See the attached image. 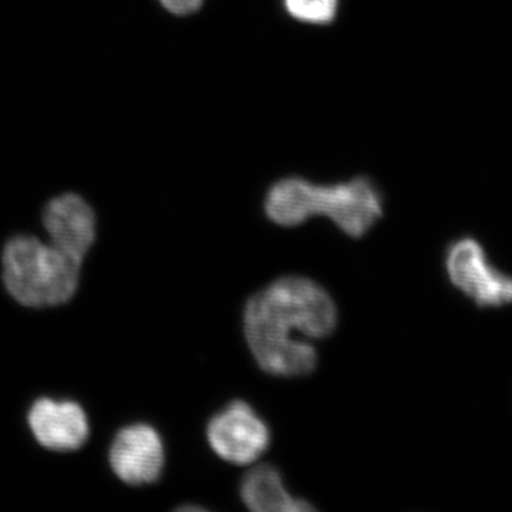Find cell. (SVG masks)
I'll return each mask as SVG.
<instances>
[{"label":"cell","instance_id":"1","mask_svg":"<svg viewBox=\"0 0 512 512\" xmlns=\"http://www.w3.org/2000/svg\"><path fill=\"white\" fill-rule=\"evenodd\" d=\"M338 323L335 302L322 286L303 276H284L249 299L244 332L256 363L278 377L311 375L318 365L312 343L295 339H322Z\"/></svg>","mask_w":512,"mask_h":512},{"label":"cell","instance_id":"2","mask_svg":"<svg viewBox=\"0 0 512 512\" xmlns=\"http://www.w3.org/2000/svg\"><path fill=\"white\" fill-rule=\"evenodd\" d=\"M269 220L281 227H298L309 218H329L350 238L365 237L383 215L376 185L365 177L332 185L289 177L272 185L265 198Z\"/></svg>","mask_w":512,"mask_h":512},{"label":"cell","instance_id":"3","mask_svg":"<svg viewBox=\"0 0 512 512\" xmlns=\"http://www.w3.org/2000/svg\"><path fill=\"white\" fill-rule=\"evenodd\" d=\"M83 262L30 235L10 239L2 252L6 291L26 308H49L76 295Z\"/></svg>","mask_w":512,"mask_h":512},{"label":"cell","instance_id":"4","mask_svg":"<svg viewBox=\"0 0 512 512\" xmlns=\"http://www.w3.org/2000/svg\"><path fill=\"white\" fill-rule=\"evenodd\" d=\"M451 284L481 308H501L512 303V278L498 271L473 238L458 239L446 255Z\"/></svg>","mask_w":512,"mask_h":512},{"label":"cell","instance_id":"5","mask_svg":"<svg viewBox=\"0 0 512 512\" xmlns=\"http://www.w3.org/2000/svg\"><path fill=\"white\" fill-rule=\"evenodd\" d=\"M207 439L222 460L247 466L268 450L271 430L247 402L234 400L212 417Z\"/></svg>","mask_w":512,"mask_h":512},{"label":"cell","instance_id":"6","mask_svg":"<svg viewBox=\"0 0 512 512\" xmlns=\"http://www.w3.org/2000/svg\"><path fill=\"white\" fill-rule=\"evenodd\" d=\"M111 470L123 483H156L164 468V444L156 429L133 424L120 430L109 451Z\"/></svg>","mask_w":512,"mask_h":512},{"label":"cell","instance_id":"7","mask_svg":"<svg viewBox=\"0 0 512 512\" xmlns=\"http://www.w3.org/2000/svg\"><path fill=\"white\" fill-rule=\"evenodd\" d=\"M43 225L50 244L80 262L96 239V215L76 194L53 198L43 212Z\"/></svg>","mask_w":512,"mask_h":512},{"label":"cell","instance_id":"8","mask_svg":"<svg viewBox=\"0 0 512 512\" xmlns=\"http://www.w3.org/2000/svg\"><path fill=\"white\" fill-rule=\"evenodd\" d=\"M28 423L40 446L53 451H74L90 436L89 419L80 404L39 399L33 403Z\"/></svg>","mask_w":512,"mask_h":512},{"label":"cell","instance_id":"9","mask_svg":"<svg viewBox=\"0 0 512 512\" xmlns=\"http://www.w3.org/2000/svg\"><path fill=\"white\" fill-rule=\"evenodd\" d=\"M242 503L255 512H306L315 507L295 498L284 485L281 471L271 464L251 468L239 485Z\"/></svg>","mask_w":512,"mask_h":512},{"label":"cell","instance_id":"10","mask_svg":"<svg viewBox=\"0 0 512 512\" xmlns=\"http://www.w3.org/2000/svg\"><path fill=\"white\" fill-rule=\"evenodd\" d=\"M286 13L308 25H328L335 20L339 0H284Z\"/></svg>","mask_w":512,"mask_h":512},{"label":"cell","instance_id":"11","mask_svg":"<svg viewBox=\"0 0 512 512\" xmlns=\"http://www.w3.org/2000/svg\"><path fill=\"white\" fill-rule=\"evenodd\" d=\"M160 2L168 12L185 16L198 12L204 5L205 0H160Z\"/></svg>","mask_w":512,"mask_h":512}]
</instances>
